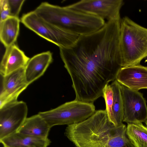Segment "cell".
Returning <instances> with one entry per match:
<instances>
[{
	"instance_id": "obj_16",
	"label": "cell",
	"mask_w": 147,
	"mask_h": 147,
	"mask_svg": "<svg viewBox=\"0 0 147 147\" xmlns=\"http://www.w3.org/2000/svg\"><path fill=\"white\" fill-rule=\"evenodd\" d=\"M19 18L10 16L0 22V39L7 48L15 43L19 35L20 22Z\"/></svg>"
},
{
	"instance_id": "obj_15",
	"label": "cell",
	"mask_w": 147,
	"mask_h": 147,
	"mask_svg": "<svg viewBox=\"0 0 147 147\" xmlns=\"http://www.w3.org/2000/svg\"><path fill=\"white\" fill-rule=\"evenodd\" d=\"M51 128L38 114L27 118L17 132L33 136L47 138Z\"/></svg>"
},
{
	"instance_id": "obj_21",
	"label": "cell",
	"mask_w": 147,
	"mask_h": 147,
	"mask_svg": "<svg viewBox=\"0 0 147 147\" xmlns=\"http://www.w3.org/2000/svg\"><path fill=\"white\" fill-rule=\"evenodd\" d=\"M0 20L2 21L10 16L7 0H1Z\"/></svg>"
},
{
	"instance_id": "obj_12",
	"label": "cell",
	"mask_w": 147,
	"mask_h": 147,
	"mask_svg": "<svg viewBox=\"0 0 147 147\" xmlns=\"http://www.w3.org/2000/svg\"><path fill=\"white\" fill-rule=\"evenodd\" d=\"M6 48L0 65L2 77L25 67L30 59L15 43Z\"/></svg>"
},
{
	"instance_id": "obj_4",
	"label": "cell",
	"mask_w": 147,
	"mask_h": 147,
	"mask_svg": "<svg viewBox=\"0 0 147 147\" xmlns=\"http://www.w3.org/2000/svg\"><path fill=\"white\" fill-rule=\"evenodd\" d=\"M120 23L121 66L140 64L147 57V28L127 16L121 19Z\"/></svg>"
},
{
	"instance_id": "obj_22",
	"label": "cell",
	"mask_w": 147,
	"mask_h": 147,
	"mask_svg": "<svg viewBox=\"0 0 147 147\" xmlns=\"http://www.w3.org/2000/svg\"><path fill=\"white\" fill-rule=\"evenodd\" d=\"M145 123L146 125V126L147 127V119L146 120Z\"/></svg>"
},
{
	"instance_id": "obj_14",
	"label": "cell",
	"mask_w": 147,
	"mask_h": 147,
	"mask_svg": "<svg viewBox=\"0 0 147 147\" xmlns=\"http://www.w3.org/2000/svg\"><path fill=\"white\" fill-rule=\"evenodd\" d=\"M51 141L45 138L16 132L0 140L4 147H48Z\"/></svg>"
},
{
	"instance_id": "obj_8",
	"label": "cell",
	"mask_w": 147,
	"mask_h": 147,
	"mask_svg": "<svg viewBox=\"0 0 147 147\" xmlns=\"http://www.w3.org/2000/svg\"><path fill=\"white\" fill-rule=\"evenodd\" d=\"M123 0H82L69 7L99 17L107 21H120Z\"/></svg>"
},
{
	"instance_id": "obj_2",
	"label": "cell",
	"mask_w": 147,
	"mask_h": 147,
	"mask_svg": "<svg viewBox=\"0 0 147 147\" xmlns=\"http://www.w3.org/2000/svg\"><path fill=\"white\" fill-rule=\"evenodd\" d=\"M126 127L115 126L105 110H99L82 121L68 125L64 134L76 147H134Z\"/></svg>"
},
{
	"instance_id": "obj_7",
	"label": "cell",
	"mask_w": 147,
	"mask_h": 147,
	"mask_svg": "<svg viewBox=\"0 0 147 147\" xmlns=\"http://www.w3.org/2000/svg\"><path fill=\"white\" fill-rule=\"evenodd\" d=\"M25 102L17 100L0 108V140L17 132L27 118Z\"/></svg>"
},
{
	"instance_id": "obj_18",
	"label": "cell",
	"mask_w": 147,
	"mask_h": 147,
	"mask_svg": "<svg viewBox=\"0 0 147 147\" xmlns=\"http://www.w3.org/2000/svg\"><path fill=\"white\" fill-rule=\"evenodd\" d=\"M111 85L113 93L112 123L117 126L123 124V105L120 84L115 80L112 82Z\"/></svg>"
},
{
	"instance_id": "obj_11",
	"label": "cell",
	"mask_w": 147,
	"mask_h": 147,
	"mask_svg": "<svg viewBox=\"0 0 147 147\" xmlns=\"http://www.w3.org/2000/svg\"><path fill=\"white\" fill-rule=\"evenodd\" d=\"M116 80L121 84L133 90L147 89V67L140 64L122 67Z\"/></svg>"
},
{
	"instance_id": "obj_17",
	"label": "cell",
	"mask_w": 147,
	"mask_h": 147,
	"mask_svg": "<svg viewBox=\"0 0 147 147\" xmlns=\"http://www.w3.org/2000/svg\"><path fill=\"white\" fill-rule=\"evenodd\" d=\"M126 134L134 147H147V127L142 123H127Z\"/></svg>"
},
{
	"instance_id": "obj_3",
	"label": "cell",
	"mask_w": 147,
	"mask_h": 147,
	"mask_svg": "<svg viewBox=\"0 0 147 147\" xmlns=\"http://www.w3.org/2000/svg\"><path fill=\"white\" fill-rule=\"evenodd\" d=\"M42 20L56 27L79 36L94 32L102 27L105 21L96 16L47 2L41 3L34 10Z\"/></svg>"
},
{
	"instance_id": "obj_20",
	"label": "cell",
	"mask_w": 147,
	"mask_h": 147,
	"mask_svg": "<svg viewBox=\"0 0 147 147\" xmlns=\"http://www.w3.org/2000/svg\"><path fill=\"white\" fill-rule=\"evenodd\" d=\"M10 16L18 17L24 0H7Z\"/></svg>"
},
{
	"instance_id": "obj_6",
	"label": "cell",
	"mask_w": 147,
	"mask_h": 147,
	"mask_svg": "<svg viewBox=\"0 0 147 147\" xmlns=\"http://www.w3.org/2000/svg\"><path fill=\"white\" fill-rule=\"evenodd\" d=\"M20 21L26 27L59 48H68L71 47L79 36L47 22L34 11L24 14Z\"/></svg>"
},
{
	"instance_id": "obj_1",
	"label": "cell",
	"mask_w": 147,
	"mask_h": 147,
	"mask_svg": "<svg viewBox=\"0 0 147 147\" xmlns=\"http://www.w3.org/2000/svg\"><path fill=\"white\" fill-rule=\"evenodd\" d=\"M120 36V21H107L97 31L79 36L71 47L59 48L61 57L89 74L117 73L122 67Z\"/></svg>"
},
{
	"instance_id": "obj_10",
	"label": "cell",
	"mask_w": 147,
	"mask_h": 147,
	"mask_svg": "<svg viewBox=\"0 0 147 147\" xmlns=\"http://www.w3.org/2000/svg\"><path fill=\"white\" fill-rule=\"evenodd\" d=\"M25 68H21L2 77L0 108L8 103L17 100L20 94L28 86L26 80Z\"/></svg>"
},
{
	"instance_id": "obj_5",
	"label": "cell",
	"mask_w": 147,
	"mask_h": 147,
	"mask_svg": "<svg viewBox=\"0 0 147 147\" xmlns=\"http://www.w3.org/2000/svg\"><path fill=\"white\" fill-rule=\"evenodd\" d=\"M96 111L93 103L75 99L38 114L51 128L57 125H68L80 123L90 117Z\"/></svg>"
},
{
	"instance_id": "obj_9",
	"label": "cell",
	"mask_w": 147,
	"mask_h": 147,
	"mask_svg": "<svg viewBox=\"0 0 147 147\" xmlns=\"http://www.w3.org/2000/svg\"><path fill=\"white\" fill-rule=\"evenodd\" d=\"M120 87L123 105V121L127 123H145L147 105L143 94L120 84Z\"/></svg>"
},
{
	"instance_id": "obj_13",
	"label": "cell",
	"mask_w": 147,
	"mask_h": 147,
	"mask_svg": "<svg viewBox=\"0 0 147 147\" xmlns=\"http://www.w3.org/2000/svg\"><path fill=\"white\" fill-rule=\"evenodd\" d=\"M53 60L49 51L36 55L30 58L25 68V75L29 85L42 76Z\"/></svg>"
},
{
	"instance_id": "obj_19",
	"label": "cell",
	"mask_w": 147,
	"mask_h": 147,
	"mask_svg": "<svg viewBox=\"0 0 147 147\" xmlns=\"http://www.w3.org/2000/svg\"><path fill=\"white\" fill-rule=\"evenodd\" d=\"M106 104V111L109 120L112 122L113 119L112 107L113 93L111 84H107L103 90V95Z\"/></svg>"
}]
</instances>
